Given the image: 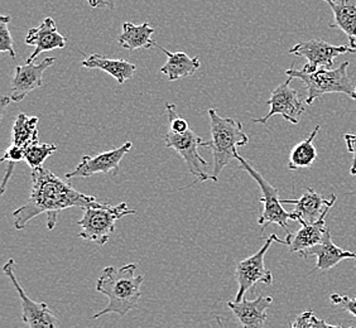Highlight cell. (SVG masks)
I'll list each match as a JSON object with an SVG mask.
<instances>
[{
    "label": "cell",
    "instance_id": "cell-1",
    "mask_svg": "<svg viewBox=\"0 0 356 328\" xmlns=\"http://www.w3.org/2000/svg\"><path fill=\"white\" fill-rule=\"evenodd\" d=\"M32 188L24 205L13 212L14 227L23 230L31 220L47 213L48 230L55 229L60 212L71 207H91L100 205V201L75 190L72 186L57 177L44 167L32 170Z\"/></svg>",
    "mask_w": 356,
    "mask_h": 328
},
{
    "label": "cell",
    "instance_id": "cell-2",
    "mask_svg": "<svg viewBox=\"0 0 356 328\" xmlns=\"http://www.w3.org/2000/svg\"><path fill=\"white\" fill-rule=\"evenodd\" d=\"M137 268L136 263H129L118 269L114 267L104 269L96 283V290L106 295L109 303L103 311L92 315L94 320L109 313L125 315L137 307L144 281L143 275H136Z\"/></svg>",
    "mask_w": 356,
    "mask_h": 328
},
{
    "label": "cell",
    "instance_id": "cell-3",
    "mask_svg": "<svg viewBox=\"0 0 356 328\" xmlns=\"http://www.w3.org/2000/svg\"><path fill=\"white\" fill-rule=\"evenodd\" d=\"M207 113L210 117L211 140L204 142L202 147H207L213 151V176L219 182L220 173L235 159L238 148L249 143V138L238 120L220 117L216 109H210Z\"/></svg>",
    "mask_w": 356,
    "mask_h": 328
},
{
    "label": "cell",
    "instance_id": "cell-4",
    "mask_svg": "<svg viewBox=\"0 0 356 328\" xmlns=\"http://www.w3.org/2000/svg\"><path fill=\"white\" fill-rule=\"evenodd\" d=\"M349 65L348 61L343 62L336 69L320 67L312 72L291 67L286 69V74L292 79L301 80L307 91L306 104L312 105L316 100L327 94H345L354 99L356 86L348 75Z\"/></svg>",
    "mask_w": 356,
    "mask_h": 328
},
{
    "label": "cell",
    "instance_id": "cell-5",
    "mask_svg": "<svg viewBox=\"0 0 356 328\" xmlns=\"http://www.w3.org/2000/svg\"><path fill=\"white\" fill-rule=\"evenodd\" d=\"M134 213L137 211L131 210L127 202H122L118 206L100 202V205L86 207L83 208V219L77 222V225L81 227L79 238L89 240L99 245H105L109 241L110 235L115 231L118 220Z\"/></svg>",
    "mask_w": 356,
    "mask_h": 328
},
{
    "label": "cell",
    "instance_id": "cell-6",
    "mask_svg": "<svg viewBox=\"0 0 356 328\" xmlns=\"http://www.w3.org/2000/svg\"><path fill=\"white\" fill-rule=\"evenodd\" d=\"M235 161L239 162L240 168L248 172V174L253 178L254 181L261 187V195H263L261 199V202L263 204V211L258 219V224L261 226V230H264L270 224H275V225L281 226L282 229H284L286 233H291L288 221L289 220L295 221V215H293V212H287L283 208L278 190L270 185L259 172L255 171L247 159L241 157L239 153H236Z\"/></svg>",
    "mask_w": 356,
    "mask_h": 328
},
{
    "label": "cell",
    "instance_id": "cell-7",
    "mask_svg": "<svg viewBox=\"0 0 356 328\" xmlns=\"http://www.w3.org/2000/svg\"><path fill=\"white\" fill-rule=\"evenodd\" d=\"M278 240L280 238L275 233H272L257 253L238 263L235 269V277L239 284V289L235 297V302L241 301L248 290L254 289L258 283H273V274L264 265V258L270 245L274 241L278 243Z\"/></svg>",
    "mask_w": 356,
    "mask_h": 328
},
{
    "label": "cell",
    "instance_id": "cell-8",
    "mask_svg": "<svg viewBox=\"0 0 356 328\" xmlns=\"http://www.w3.org/2000/svg\"><path fill=\"white\" fill-rule=\"evenodd\" d=\"M165 142L167 148H171L173 151H177L178 156L184 159V162L188 167V171L191 172V174L196 178L195 183L206 182V181L216 182L213 174H207L202 170V167H207L210 163L206 162L205 159L200 156L199 148L202 147L204 140L197 134H195L193 130H187L182 134H177L168 130V133L165 134Z\"/></svg>",
    "mask_w": 356,
    "mask_h": 328
},
{
    "label": "cell",
    "instance_id": "cell-9",
    "mask_svg": "<svg viewBox=\"0 0 356 328\" xmlns=\"http://www.w3.org/2000/svg\"><path fill=\"white\" fill-rule=\"evenodd\" d=\"M4 273L12 281L17 293L21 298L22 320L27 325L28 328H60V322L57 320L51 308L44 302H35L28 297L21 283L14 274V260H8L7 264L3 268Z\"/></svg>",
    "mask_w": 356,
    "mask_h": 328
},
{
    "label": "cell",
    "instance_id": "cell-10",
    "mask_svg": "<svg viewBox=\"0 0 356 328\" xmlns=\"http://www.w3.org/2000/svg\"><path fill=\"white\" fill-rule=\"evenodd\" d=\"M354 52L356 51L350 46H332L323 40L300 42L289 49V54L307 60V63L302 67L307 72H312L320 67L330 69L334 66L336 57Z\"/></svg>",
    "mask_w": 356,
    "mask_h": 328
},
{
    "label": "cell",
    "instance_id": "cell-11",
    "mask_svg": "<svg viewBox=\"0 0 356 328\" xmlns=\"http://www.w3.org/2000/svg\"><path fill=\"white\" fill-rule=\"evenodd\" d=\"M292 80L293 79L289 77L287 81L272 91V96L267 101L270 110L266 117L254 119V123L266 124L274 115H282L289 123H300V117L305 113V105L300 99L298 91L291 88Z\"/></svg>",
    "mask_w": 356,
    "mask_h": 328
},
{
    "label": "cell",
    "instance_id": "cell-12",
    "mask_svg": "<svg viewBox=\"0 0 356 328\" xmlns=\"http://www.w3.org/2000/svg\"><path fill=\"white\" fill-rule=\"evenodd\" d=\"M131 147H133L131 142H125L122 147L111 151H104L95 157L83 156L81 158V162L76 165L74 171L69 172L66 174V178L67 179L76 177L89 178L97 173H104V174L113 173L114 176H117L119 173V164L125 157V154L131 151Z\"/></svg>",
    "mask_w": 356,
    "mask_h": 328
},
{
    "label": "cell",
    "instance_id": "cell-13",
    "mask_svg": "<svg viewBox=\"0 0 356 328\" xmlns=\"http://www.w3.org/2000/svg\"><path fill=\"white\" fill-rule=\"evenodd\" d=\"M55 61V57H47L40 65H35L33 62H27L23 66H17L14 71L12 95H10L13 103L23 101L29 92L41 88L44 71L49 69L51 66H54Z\"/></svg>",
    "mask_w": 356,
    "mask_h": 328
},
{
    "label": "cell",
    "instance_id": "cell-14",
    "mask_svg": "<svg viewBox=\"0 0 356 328\" xmlns=\"http://www.w3.org/2000/svg\"><path fill=\"white\" fill-rule=\"evenodd\" d=\"M335 204H331L322 212L320 219L315 222H307L305 220L298 219L297 222L301 224V229L296 233H287L286 239H280L278 243L284 244L289 247L291 253H305L307 249L315 246L321 241L323 235L326 233V218L331 207Z\"/></svg>",
    "mask_w": 356,
    "mask_h": 328
},
{
    "label": "cell",
    "instance_id": "cell-15",
    "mask_svg": "<svg viewBox=\"0 0 356 328\" xmlns=\"http://www.w3.org/2000/svg\"><path fill=\"white\" fill-rule=\"evenodd\" d=\"M273 298L258 295L253 301L245 297L240 302H227V307L233 311L243 328H263L267 321V309L272 306Z\"/></svg>",
    "mask_w": 356,
    "mask_h": 328
},
{
    "label": "cell",
    "instance_id": "cell-16",
    "mask_svg": "<svg viewBox=\"0 0 356 328\" xmlns=\"http://www.w3.org/2000/svg\"><path fill=\"white\" fill-rule=\"evenodd\" d=\"M66 37L58 32L55 21L52 18H46L38 27L28 31L26 43L28 46H35V51L28 57L27 62L35 61L43 52L66 47Z\"/></svg>",
    "mask_w": 356,
    "mask_h": 328
},
{
    "label": "cell",
    "instance_id": "cell-17",
    "mask_svg": "<svg viewBox=\"0 0 356 328\" xmlns=\"http://www.w3.org/2000/svg\"><path fill=\"white\" fill-rule=\"evenodd\" d=\"M301 255L303 258H309V256H316L317 258V263H316L312 272H316V270L326 272V270H330L331 268L336 267L343 259L356 260V253L343 250L341 247L335 245V243L332 241V236H331L329 229L326 230V233H325L323 238L318 244L309 247Z\"/></svg>",
    "mask_w": 356,
    "mask_h": 328
},
{
    "label": "cell",
    "instance_id": "cell-18",
    "mask_svg": "<svg viewBox=\"0 0 356 328\" xmlns=\"http://www.w3.org/2000/svg\"><path fill=\"white\" fill-rule=\"evenodd\" d=\"M337 196L331 195L330 199H325L318 192L309 187L298 199H282V204L295 206L293 215L295 221L305 220L307 222H315L320 219L322 212L331 204H335Z\"/></svg>",
    "mask_w": 356,
    "mask_h": 328
},
{
    "label": "cell",
    "instance_id": "cell-19",
    "mask_svg": "<svg viewBox=\"0 0 356 328\" xmlns=\"http://www.w3.org/2000/svg\"><path fill=\"white\" fill-rule=\"evenodd\" d=\"M154 47L161 49L167 56V62L163 67H161V72L167 76L170 81H177L179 79L192 76L201 67L199 56L191 58L182 51L171 52L157 43H154Z\"/></svg>",
    "mask_w": 356,
    "mask_h": 328
},
{
    "label": "cell",
    "instance_id": "cell-20",
    "mask_svg": "<svg viewBox=\"0 0 356 328\" xmlns=\"http://www.w3.org/2000/svg\"><path fill=\"white\" fill-rule=\"evenodd\" d=\"M81 66L85 69H102L109 74L117 80L119 85H123L125 81L133 77L137 66L127 60H115L103 55H91L81 61Z\"/></svg>",
    "mask_w": 356,
    "mask_h": 328
},
{
    "label": "cell",
    "instance_id": "cell-21",
    "mask_svg": "<svg viewBox=\"0 0 356 328\" xmlns=\"http://www.w3.org/2000/svg\"><path fill=\"white\" fill-rule=\"evenodd\" d=\"M329 4L332 13L334 22L330 28H339L349 41L356 38V0H323Z\"/></svg>",
    "mask_w": 356,
    "mask_h": 328
},
{
    "label": "cell",
    "instance_id": "cell-22",
    "mask_svg": "<svg viewBox=\"0 0 356 328\" xmlns=\"http://www.w3.org/2000/svg\"><path fill=\"white\" fill-rule=\"evenodd\" d=\"M154 33V29L149 26L148 22H144L140 26H136L131 22H125L123 24V32L119 35L118 42L122 47L129 51H137L142 48H151L154 46V42L152 41V35Z\"/></svg>",
    "mask_w": 356,
    "mask_h": 328
},
{
    "label": "cell",
    "instance_id": "cell-23",
    "mask_svg": "<svg viewBox=\"0 0 356 328\" xmlns=\"http://www.w3.org/2000/svg\"><path fill=\"white\" fill-rule=\"evenodd\" d=\"M320 131V125H317L315 129L311 131L309 138L302 140L296 145L295 148L291 151L289 154V162H288V168L291 171L301 170V168H309L312 164L315 163L317 159V151H316L314 140L317 137Z\"/></svg>",
    "mask_w": 356,
    "mask_h": 328
},
{
    "label": "cell",
    "instance_id": "cell-24",
    "mask_svg": "<svg viewBox=\"0 0 356 328\" xmlns=\"http://www.w3.org/2000/svg\"><path fill=\"white\" fill-rule=\"evenodd\" d=\"M40 119L37 117H28L27 114L21 113L13 125V144L23 148L24 151L29 145L38 143V125Z\"/></svg>",
    "mask_w": 356,
    "mask_h": 328
},
{
    "label": "cell",
    "instance_id": "cell-25",
    "mask_svg": "<svg viewBox=\"0 0 356 328\" xmlns=\"http://www.w3.org/2000/svg\"><path fill=\"white\" fill-rule=\"evenodd\" d=\"M56 151H57V147L55 144L41 143V142L32 144L24 151V162L32 170L40 168V167H43L44 161L48 157H51Z\"/></svg>",
    "mask_w": 356,
    "mask_h": 328
},
{
    "label": "cell",
    "instance_id": "cell-26",
    "mask_svg": "<svg viewBox=\"0 0 356 328\" xmlns=\"http://www.w3.org/2000/svg\"><path fill=\"white\" fill-rule=\"evenodd\" d=\"M12 21L10 15H1L0 17V52H8L10 57L15 60V51H14V43L10 31L8 24Z\"/></svg>",
    "mask_w": 356,
    "mask_h": 328
},
{
    "label": "cell",
    "instance_id": "cell-27",
    "mask_svg": "<svg viewBox=\"0 0 356 328\" xmlns=\"http://www.w3.org/2000/svg\"><path fill=\"white\" fill-rule=\"evenodd\" d=\"M165 111H167V117H168V123H170V130L177 134L186 133L187 130H190L187 120L184 117L178 115L177 109L175 104H165Z\"/></svg>",
    "mask_w": 356,
    "mask_h": 328
},
{
    "label": "cell",
    "instance_id": "cell-28",
    "mask_svg": "<svg viewBox=\"0 0 356 328\" xmlns=\"http://www.w3.org/2000/svg\"><path fill=\"white\" fill-rule=\"evenodd\" d=\"M331 302L343 308V311L349 312L350 315H354L356 318V297H348V295H340V294H331L330 297Z\"/></svg>",
    "mask_w": 356,
    "mask_h": 328
},
{
    "label": "cell",
    "instance_id": "cell-29",
    "mask_svg": "<svg viewBox=\"0 0 356 328\" xmlns=\"http://www.w3.org/2000/svg\"><path fill=\"white\" fill-rule=\"evenodd\" d=\"M316 317L312 311L302 312L301 315L296 317L295 321L292 322L289 328H314Z\"/></svg>",
    "mask_w": 356,
    "mask_h": 328
},
{
    "label": "cell",
    "instance_id": "cell-30",
    "mask_svg": "<svg viewBox=\"0 0 356 328\" xmlns=\"http://www.w3.org/2000/svg\"><path fill=\"white\" fill-rule=\"evenodd\" d=\"M348 151L353 154V163L350 168V174L356 176V134H345L343 136Z\"/></svg>",
    "mask_w": 356,
    "mask_h": 328
},
{
    "label": "cell",
    "instance_id": "cell-31",
    "mask_svg": "<svg viewBox=\"0 0 356 328\" xmlns=\"http://www.w3.org/2000/svg\"><path fill=\"white\" fill-rule=\"evenodd\" d=\"M122 0H88L89 6L91 8H109V9H115L118 3Z\"/></svg>",
    "mask_w": 356,
    "mask_h": 328
},
{
    "label": "cell",
    "instance_id": "cell-32",
    "mask_svg": "<svg viewBox=\"0 0 356 328\" xmlns=\"http://www.w3.org/2000/svg\"><path fill=\"white\" fill-rule=\"evenodd\" d=\"M314 328H343L341 326H339V325H330L327 322L322 321V320H318V318H316L315 325H314ZM349 328H355V327H349Z\"/></svg>",
    "mask_w": 356,
    "mask_h": 328
},
{
    "label": "cell",
    "instance_id": "cell-33",
    "mask_svg": "<svg viewBox=\"0 0 356 328\" xmlns=\"http://www.w3.org/2000/svg\"><path fill=\"white\" fill-rule=\"evenodd\" d=\"M13 103V100H12V97H10V95L9 96H3L1 97V100H0V113H1V117H3V114L6 113V109H7L8 105L9 104Z\"/></svg>",
    "mask_w": 356,
    "mask_h": 328
},
{
    "label": "cell",
    "instance_id": "cell-34",
    "mask_svg": "<svg viewBox=\"0 0 356 328\" xmlns=\"http://www.w3.org/2000/svg\"><path fill=\"white\" fill-rule=\"evenodd\" d=\"M349 46L350 47L353 48L354 51H356V38H354V40H351V41H349Z\"/></svg>",
    "mask_w": 356,
    "mask_h": 328
},
{
    "label": "cell",
    "instance_id": "cell-35",
    "mask_svg": "<svg viewBox=\"0 0 356 328\" xmlns=\"http://www.w3.org/2000/svg\"><path fill=\"white\" fill-rule=\"evenodd\" d=\"M216 322L219 323L220 328H226L225 325H224V322H222V320H221L220 317H216Z\"/></svg>",
    "mask_w": 356,
    "mask_h": 328
},
{
    "label": "cell",
    "instance_id": "cell-36",
    "mask_svg": "<svg viewBox=\"0 0 356 328\" xmlns=\"http://www.w3.org/2000/svg\"><path fill=\"white\" fill-rule=\"evenodd\" d=\"M354 100H356V89H355V96H354Z\"/></svg>",
    "mask_w": 356,
    "mask_h": 328
},
{
    "label": "cell",
    "instance_id": "cell-37",
    "mask_svg": "<svg viewBox=\"0 0 356 328\" xmlns=\"http://www.w3.org/2000/svg\"><path fill=\"white\" fill-rule=\"evenodd\" d=\"M355 270H356V265H355Z\"/></svg>",
    "mask_w": 356,
    "mask_h": 328
}]
</instances>
